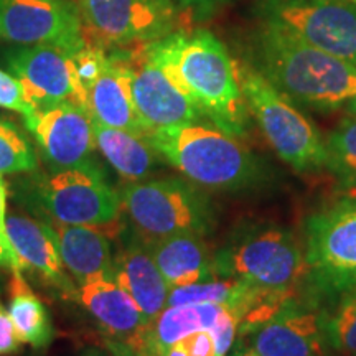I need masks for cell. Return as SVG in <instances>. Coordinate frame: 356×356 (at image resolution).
Returning a JSON list of instances; mask_svg holds the SVG:
<instances>
[{
	"label": "cell",
	"mask_w": 356,
	"mask_h": 356,
	"mask_svg": "<svg viewBox=\"0 0 356 356\" xmlns=\"http://www.w3.org/2000/svg\"><path fill=\"white\" fill-rule=\"evenodd\" d=\"M144 48L213 126L234 137L246 134L239 65L218 37L203 29L175 30Z\"/></svg>",
	"instance_id": "obj_1"
},
{
	"label": "cell",
	"mask_w": 356,
	"mask_h": 356,
	"mask_svg": "<svg viewBox=\"0 0 356 356\" xmlns=\"http://www.w3.org/2000/svg\"><path fill=\"white\" fill-rule=\"evenodd\" d=\"M249 66L293 104L333 111L356 99V68L287 29L259 20L248 40Z\"/></svg>",
	"instance_id": "obj_2"
},
{
	"label": "cell",
	"mask_w": 356,
	"mask_h": 356,
	"mask_svg": "<svg viewBox=\"0 0 356 356\" xmlns=\"http://www.w3.org/2000/svg\"><path fill=\"white\" fill-rule=\"evenodd\" d=\"M163 160L191 184L218 191H238L264 177L259 160L238 137L200 122L160 127L145 136Z\"/></svg>",
	"instance_id": "obj_3"
},
{
	"label": "cell",
	"mask_w": 356,
	"mask_h": 356,
	"mask_svg": "<svg viewBox=\"0 0 356 356\" xmlns=\"http://www.w3.org/2000/svg\"><path fill=\"white\" fill-rule=\"evenodd\" d=\"M121 211L144 243L177 234H207L213 225L210 202L181 178L132 181L122 191Z\"/></svg>",
	"instance_id": "obj_4"
},
{
	"label": "cell",
	"mask_w": 356,
	"mask_h": 356,
	"mask_svg": "<svg viewBox=\"0 0 356 356\" xmlns=\"http://www.w3.org/2000/svg\"><path fill=\"white\" fill-rule=\"evenodd\" d=\"M26 204L40 218L108 229L121 216V198L92 160L58 168L26 186Z\"/></svg>",
	"instance_id": "obj_5"
},
{
	"label": "cell",
	"mask_w": 356,
	"mask_h": 356,
	"mask_svg": "<svg viewBox=\"0 0 356 356\" xmlns=\"http://www.w3.org/2000/svg\"><path fill=\"white\" fill-rule=\"evenodd\" d=\"M220 277H234L270 296L292 300L296 289L309 277L299 243L279 228H254L215 256Z\"/></svg>",
	"instance_id": "obj_6"
},
{
	"label": "cell",
	"mask_w": 356,
	"mask_h": 356,
	"mask_svg": "<svg viewBox=\"0 0 356 356\" xmlns=\"http://www.w3.org/2000/svg\"><path fill=\"white\" fill-rule=\"evenodd\" d=\"M239 79L249 113L284 162L297 172L327 165V147L318 129L291 99L249 65H239Z\"/></svg>",
	"instance_id": "obj_7"
},
{
	"label": "cell",
	"mask_w": 356,
	"mask_h": 356,
	"mask_svg": "<svg viewBox=\"0 0 356 356\" xmlns=\"http://www.w3.org/2000/svg\"><path fill=\"white\" fill-rule=\"evenodd\" d=\"M257 19L277 24L312 47L356 68L353 0H256Z\"/></svg>",
	"instance_id": "obj_8"
},
{
	"label": "cell",
	"mask_w": 356,
	"mask_h": 356,
	"mask_svg": "<svg viewBox=\"0 0 356 356\" xmlns=\"http://www.w3.org/2000/svg\"><path fill=\"white\" fill-rule=\"evenodd\" d=\"M309 277L325 292L356 289V197L315 213L307 221Z\"/></svg>",
	"instance_id": "obj_9"
},
{
	"label": "cell",
	"mask_w": 356,
	"mask_h": 356,
	"mask_svg": "<svg viewBox=\"0 0 356 356\" xmlns=\"http://www.w3.org/2000/svg\"><path fill=\"white\" fill-rule=\"evenodd\" d=\"M78 8L89 33L114 47L155 42L184 22L170 0H79Z\"/></svg>",
	"instance_id": "obj_10"
},
{
	"label": "cell",
	"mask_w": 356,
	"mask_h": 356,
	"mask_svg": "<svg viewBox=\"0 0 356 356\" xmlns=\"http://www.w3.org/2000/svg\"><path fill=\"white\" fill-rule=\"evenodd\" d=\"M0 42L55 44L76 53L86 38L79 8L68 0H0Z\"/></svg>",
	"instance_id": "obj_11"
},
{
	"label": "cell",
	"mask_w": 356,
	"mask_h": 356,
	"mask_svg": "<svg viewBox=\"0 0 356 356\" xmlns=\"http://www.w3.org/2000/svg\"><path fill=\"white\" fill-rule=\"evenodd\" d=\"M119 56L127 68L134 106L147 134L203 119L197 104L147 55L144 43Z\"/></svg>",
	"instance_id": "obj_12"
},
{
	"label": "cell",
	"mask_w": 356,
	"mask_h": 356,
	"mask_svg": "<svg viewBox=\"0 0 356 356\" xmlns=\"http://www.w3.org/2000/svg\"><path fill=\"white\" fill-rule=\"evenodd\" d=\"M203 330L215 333L221 350L229 355L239 333V318L225 307L211 304L165 307L127 345L137 356H154L181 338Z\"/></svg>",
	"instance_id": "obj_13"
},
{
	"label": "cell",
	"mask_w": 356,
	"mask_h": 356,
	"mask_svg": "<svg viewBox=\"0 0 356 356\" xmlns=\"http://www.w3.org/2000/svg\"><path fill=\"white\" fill-rule=\"evenodd\" d=\"M71 55L55 44H19L8 48L3 60L38 111L65 101L79 104Z\"/></svg>",
	"instance_id": "obj_14"
},
{
	"label": "cell",
	"mask_w": 356,
	"mask_h": 356,
	"mask_svg": "<svg viewBox=\"0 0 356 356\" xmlns=\"http://www.w3.org/2000/svg\"><path fill=\"white\" fill-rule=\"evenodd\" d=\"M51 170L81 165L96 149L95 121L83 106L65 101L25 119Z\"/></svg>",
	"instance_id": "obj_15"
},
{
	"label": "cell",
	"mask_w": 356,
	"mask_h": 356,
	"mask_svg": "<svg viewBox=\"0 0 356 356\" xmlns=\"http://www.w3.org/2000/svg\"><path fill=\"white\" fill-rule=\"evenodd\" d=\"M257 356H328L322 317L289 302L273 317L244 333Z\"/></svg>",
	"instance_id": "obj_16"
},
{
	"label": "cell",
	"mask_w": 356,
	"mask_h": 356,
	"mask_svg": "<svg viewBox=\"0 0 356 356\" xmlns=\"http://www.w3.org/2000/svg\"><path fill=\"white\" fill-rule=\"evenodd\" d=\"M40 221L50 231L61 262L79 286L101 277L114 279V254L104 229L65 225L50 218Z\"/></svg>",
	"instance_id": "obj_17"
},
{
	"label": "cell",
	"mask_w": 356,
	"mask_h": 356,
	"mask_svg": "<svg viewBox=\"0 0 356 356\" xmlns=\"http://www.w3.org/2000/svg\"><path fill=\"white\" fill-rule=\"evenodd\" d=\"M114 279L137 302L147 323L167 307L170 287L155 264L147 243L134 231L124 236L121 248L114 254Z\"/></svg>",
	"instance_id": "obj_18"
},
{
	"label": "cell",
	"mask_w": 356,
	"mask_h": 356,
	"mask_svg": "<svg viewBox=\"0 0 356 356\" xmlns=\"http://www.w3.org/2000/svg\"><path fill=\"white\" fill-rule=\"evenodd\" d=\"M6 234L24 269L37 270L66 297L76 299L78 287L63 273V262L43 221L10 213L6 218Z\"/></svg>",
	"instance_id": "obj_19"
},
{
	"label": "cell",
	"mask_w": 356,
	"mask_h": 356,
	"mask_svg": "<svg viewBox=\"0 0 356 356\" xmlns=\"http://www.w3.org/2000/svg\"><path fill=\"white\" fill-rule=\"evenodd\" d=\"M76 300L81 302L113 340L127 343L147 325L137 302L115 279L101 277L81 284Z\"/></svg>",
	"instance_id": "obj_20"
},
{
	"label": "cell",
	"mask_w": 356,
	"mask_h": 356,
	"mask_svg": "<svg viewBox=\"0 0 356 356\" xmlns=\"http://www.w3.org/2000/svg\"><path fill=\"white\" fill-rule=\"evenodd\" d=\"M86 111L92 121L102 126L147 136L132 101L126 65L121 56L109 55V63L86 95Z\"/></svg>",
	"instance_id": "obj_21"
},
{
	"label": "cell",
	"mask_w": 356,
	"mask_h": 356,
	"mask_svg": "<svg viewBox=\"0 0 356 356\" xmlns=\"http://www.w3.org/2000/svg\"><path fill=\"white\" fill-rule=\"evenodd\" d=\"M168 287H184L220 277L215 256L210 254L203 236L177 234L147 244Z\"/></svg>",
	"instance_id": "obj_22"
},
{
	"label": "cell",
	"mask_w": 356,
	"mask_h": 356,
	"mask_svg": "<svg viewBox=\"0 0 356 356\" xmlns=\"http://www.w3.org/2000/svg\"><path fill=\"white\" fill-rule=\"evenodd\" d=\"M96 149L129 181H140L157 163V152L144 136L95 122Z\"/></svg>",
	"instance_id": "obj_23"
},
{
	"label": "cell",
	"mask_w": 356,
	"mask_h": 356,
	"mask_svg": "<svg viewBox=\"0 0 356 356\" xmlns=\"http://www.w3.org/2000/svg\"><path fill=\"white\" fill-rule=\"evenodd\" d=\"M12 274L8 315L15 325L22 343L43 348L53 340V325L47 307L25 282L22 273Z\"/></svg>",
	"instance_id": "obj_24"
},
{
	"label": "cell",
	"mask_w": 356,
	"mask_h": 356,
	"mask_svg": "<svg viewBox=\"0 0 356 356\" xmlns=\"http://www.w3.org/2000/svg\"><path fill=\"white\" fill-rule=\"evenodd\" d=\"M327 167L340 185L356 197V111L333 129L325 140Z\"/></svg>",
	"instance_id": "obj_25"
},
{
	"label": "cell",
	"mask_w": 356,
	"mask_h": 356,
	"mask_svg": "<svg viewBox=\"0 0 356 356\" xmlns=\"http://www.w3.org/2000/svg\"><path fill=\"white\" fill-rule=\"evenodd\" d=\"M328 351L340 356H356V289L340 293L330 312L320 314Z\"/></svg>",
	"instance_id": "obj_26"
},
{
	"label": "cell",
	"mask_w": 356,
	"mask_h": 356,
	"mask_svg": "<svg viewBox=\"0 0 356 356\" xmlns=\"http://www.w3.org/2000/svg\"><path fill=\"white\" fill-rule=\"evenodd\" d=\"M37 154L15 124L0 119V175L33 172Z\"/></svg>",
	"instance_id": "obj_27"
},
{
	"label": "cell",
	"mask_w": 356,
	"mask_h": 356,
	"mask_svg": "<svg viewBox=\"0 0 356 356\" xmlns=\"http://www.w3.org/2000/svg\"><path fill=\"white\" fill-rule=\"evenodd\" d=\"M73 74L79 92V104L86 109V95L109 63V55L96 44H84L81 50L71 55Z\"/></svg>",
	"instance_id": "obj_28"
},
{
	"label": "cell",
	"mask_w": 356,
	"mask_h": 356,
	"mask_svg": "<svg viewBox=\"0 0 356 356\" xmlns=\"http://www.w3.org/2000/svg\"><path fill=\"white\" fill-rule=\"evenodd\" d=\"M154 356H228L221 350L213 332L191 333Z\"/></svg>",
	"instance_id": "obj_29"
},
{
	"label": "cell",
	"mask_w": 356,
	"mask_h": 356,
	"mask_svg": "<svg viewBox=\"0 0 356 356\" xmlns=\"http://www.w3.org/2000/svg\"><path fill=\"white\" fill-rule=\"evenodd\" d=\"M0 108L19 113L24 115V119H29L37 111L26 97L25 89L19 79L3 70H0Z\"/></svg>",
	"instance_id": "obj_30"
},
{
	"label": "cell",
	"mask_w": 356,
	"mask_h": 356,
	"mask_svg": "<svg viewBox=\"0 0 356 356\" xmlns=\"http://www.w3.org/2000/svg\"><path fill=\"white\" fill-rule=\"evenodd\" d=\"M233 0H170L181 20L204 22L228 7Z\"/></svg>",
	"instance_id": "obj_31"
},
{
	"label": "cell",
	"mask_w": 356,
	"mask_h": 356,
	"mask_svg": "<svg viewBox=\"0 0 356 356\" xmlns=\"http://www.w3.org/2000/svg\"><path fill=\"white\" fill-rule=\"evenodd\" d=\"M22 340L15 330L8 310L0 305V356H8L17 353L20 348Z\"/></svg>",
	"instance_id": "obj_32"
},
{
	"label": "cell",
	"mask_w": 356,
	"mask_h": 356,
	"mask_svg": "<svg viewBox=\"0 0 356 356\" xmlns=\"http://www.w3.org/2000/svg\"><path fill=\"white\" fill-rule=\"evenodd\" d=\"M0 267L12 270V273H22L24 270L19 256L15 254L7 234L3 233H0Z\"/></svg>",
	"instance_id": "obj_33"
},
{
	"label": "cell",
	"mask_w": 356,
	"mask_h": 356,
	"mask_svg": "<svg viewBox=\"0 0 356 356\" xmlns=\"http://www.w3.org/2000/svg\"><path fill=\"white\" fill-rule=\"evenodd\" d=\"M84 356H137L131 346L119 340H106L104 351L91 350Z\"/></svg>",
	"instance_id": "obj_34"
},
{
	"label": "cell",
	"mask_w": 356,
	"mask_h": 356,
	"mask_svg": "<svg viewBox=\"0 0 356 356\" xmlns=\"http://www.w3.org/2000/svg\"><path fill=\"white\" fill-rule=\"evenodd\" d=\"M6 218H7V185L0 175V233L6 234Z\"/></svg>",
	"instance_id": "obj_35"
},
{
	"label": "cell",
	"mask_w": 356,
	"mask_h": 356,
	"mask_svg": "<svg viewBox=\"0 0 356 356\" xmlns=\"http://www.w3.org/2000/svg\"><path fill=\"white\" fill-rule=\"evenodd\" d=\"M229 356H257V355H256V353H252V351L249 350L248 346L239 345L238 348H234V350H231V351H229Z\"/></svg>",
	"instance_id": "obj_36"
},
{
	"label": "cell",
	"mask_w": 356,
	"mask_h": 356,
	"mask_svg": "<svg viewBox=\"0 0 356 356\" xmlns=\"http://www.w3.org/2000/svg\"><path fill=\"white\" fill-rule=\"evenodd\" d=\"M47 2H63V0H47Z\"/></svg>",
	"instance_id": "obj_37"
},
{
	"label": "cell",
	"mask_w": 356,
	"mask_h": 356,
	"mask_svg": "<svg viewBox=\"0 0 356 356\" xmlns=\"http://www.w3.org/2000/svg\"><path fill=\"white\" fill-rule=\"evenodd\" d=\"M351 104H353V111H356V99H355L353 102H351Z\"/></svg>",
	"instance_id": "obj_38"
},
{
	"label": "cell",
	"mask_w": 356,
	"mask_h": 356,
	"mask_svg": "<svg viewBox=\"0 0 356 356\" xmlns=\"http://www.w3.org/2000/svg\"><path fill=\"white\" fill-rule=\"evenodd\" d=\"M353 2H355V3H356V0H353Z\"/></svg>",
	"instance_id": "obj_39"
}]
</instances>
